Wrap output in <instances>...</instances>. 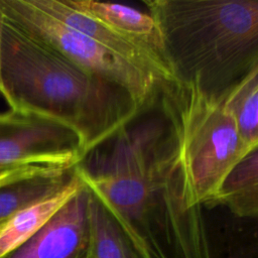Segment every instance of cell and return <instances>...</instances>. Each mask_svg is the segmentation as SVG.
Returning <instances> with one entry per match:
<instances>
[{"label":"cell","instance_id":"cell-1","mask_svg":"<svg viewBox=\"0 0 258 258\" xmlns=\"http://www.w3.org/2000/svg\"><path fill=\"white\" fill-rule=\"evenodd\" d=\"M170 159L166 123L150 118L125 127L74 167L148 258H192L185 213L163 191Z\"/></svg>","mask_w":258,"mask_h":258},{"label":"cell","instance_id":"cell-2","mask_svg":"<svg viewBox=\"0 0 258 258\" xmlns=\"http://www.w3.org/2000/svg\"><path fill=\"white\" fill-rule=\"evenodd\" d=\"M2 49L9 109L70 130L82 159L144 113L125 91L73 63L5 18Z\"/></svg>","mask_w":258,"mask_h":258},{"label":"cell","instance_id":"cell-3","mask_svg":"<svg viewBox=\"0 0 258 258\" xmlns=\"http://www.w3.org/2000/svg\"><path fill=\"white\" fill-rule=\"evenodd\" d=\"M175 81L221 95L258 66L257 0H144Z\"/></svg>","mask_w":258,"mask_h":258},{"label":"cell","instance_id":"cell-4","mask_svg":"<svg viewBox=\"0 0 258 258\" xmlns=\"http://www.w3.org/2000/svg\"><path fill=\"white\" fill-rule=\"evenodd\" d=\"M156 101L167 126L180 198L188 209L206 208L228 173L253 150L241 141L221 96L195 81L162 84Z\"/></svg>","mask_w":258,"mask_h":258},{"label":"cell","instance_id":"cell-5","mask_svg":"<svg viewBox=\"0 0 258 258\" xmlns=\"http://www.w3.org/2000/svg\"><path fill=\"white\" fill-rule=\"evenodd\" d=\"M4 18L78 67L125 91L143 112L162 83L39 9L32 0H0Z\"/></svg>","mask_w":258,"mask_h":258},{"label":"cell","instance_id":"cell-6","mask_svg":"<svg viewBox=\"0 0 258 258\" xmlns=\"http://www.w3.org/2000/svg\"><path fill=\"white\" fill-rule=\"evenodd\" d=\"M81 160L67 128L22 110L0 113V172L32 165L72 170Z\"/></svg>","mask_w":258,"mask_h":258},{"label":"cell","instance_id":"cell-7","mask_svg":"<svg viewBox=\"0 0 258 258\" xmlns=\"http://www.w3.org/2000/svg\"><path fill=\"white\" fill-rule=\"evenodd\" d=\"M88 196L83 185L30 238L2 258H89Z\"/></svg>","mask_w":258,"mask_h":258},{"label":"cell","instance_id":"cell-8","mask_svg":"<svg viewBox=\"0 0 258 258\" xmlns=\"http://www.w3.org/2000/svg\"><path fill=\"white\" fill-rule=\"evenodd\" d=\"M32 1L45 13L86 35L112 53L151 73L162 84L175 81L169 67L144 46L76 10L66 0Z\"/></svg>","mask_w":258,"mask_h":258},{"label":"cell","instance_id":"cell-9","mask_svg":"<svg viewBox=\"0 0 258 258\" xmlns=\"http://www.w3.org/2000/svg\"><path fill=\"white\" fill-rule=\"evenodd\" d=\"M72 171L32 165L0 172V218L55 194Z\"/></svg>","mask_w":258,"mask_h":258},{"label":"cell","instance_id":"cell-10","mask_svg":"<svg viewBox=\"0 0 258 258\" xmlns=\"http://www.w3.org/2000/svg\"><path fill=\"white\" fill-rule=\"evenodd\" d=\"M66 1L76 10L144 46L168 66L159 29L148 13L122 4L94 0Z\"/></svg>","mask_w":258,"mask_h":258},{"label":"cell","instance_id":"cell-11","mask_svg":"<svg viewBox=\"0 0 258 258\" xmlns=\"http://www.w3.org/2000/svg\"><path fill=\"white\" fill-rule=\"evenodd\" d=\"M83 185L73 169L68 182L58 191L0 218V258L30 238Z\"/></svg>","mask_w":258,"mask_h":258},{"label":"cell","instance_id":"cell-12","mask_svg":"<svg viewBox=\"0 0 258 258\" xmlns=\"http://www.w3.org/2000/svg\"><path fill=\"white\" fill-rule=\"evenodd\" d=\"M87 213L91 258H148L136 240L90 191Z\"/></svg>","mask_w":258,"mask_h":258},{"label":"cell","instance_id":"cell-13","mask_svg":"<svg viewBox=\"0 0 258 258\" xmlns=\"http://www.w3.org/2000/svg\"><path fill=\"white\" fill-rule=\"evenodd\" d=\"M225 207L239 219H256L258 216V150L240 160L225 177L221 187L206 207Z\"/></svg>","mask_w":258,"mask_h":258},{"label":"cell","instance_id":"cell-14","mask_svg":"<svg viewBox=\"0 0 258 258\" xmlns=\"http://www.w3.org/2000/svg\"><path fill=\"white\" fill-rule=\"evenodd\" d=\"M238 135L249 150L258 148V66L221 95Z\"/></svg>","mask_w":258,"mask_h":258},{"label":"cell","instance_id":"cell-15","mask_svg":"<svg viewBox=\"0 0 258 258\" xmlns=\"http://www.w3.org/2000/svg\"><path fill=\"white\" fill-rule=\"evenodd\" d=\"M3 29H4V14L0 7V96H2L5 101L7 100V93L3 84L2 79V46H3Z\"/></svg>","mask_w":258,"mask_h":258},{"label":"cell","instance_id":"cell-16","mask_svg":"<svg viewBox=\"0 0 258 258\" xmlns=\"http://www.w3.org/2000/svg\"><path fill=\"white\" fill-rule=\"evenodd\" d=\"M89 258H91V256H89Z\"/></svg>","mask_w":258,"mask_h":258}]
</instances>
